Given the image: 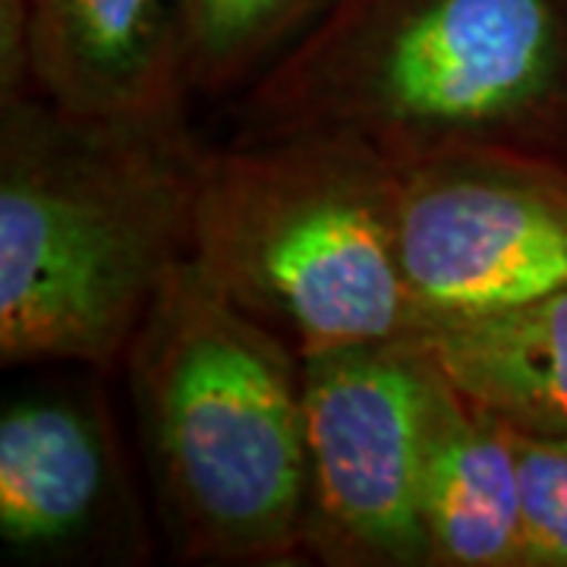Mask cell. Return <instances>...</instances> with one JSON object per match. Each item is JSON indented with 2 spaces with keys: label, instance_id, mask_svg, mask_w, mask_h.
Masks as SVG:
<instances>
[{
  "label": "cell",
  "instance_id": "6da1fadb",
  "mask_svg": "<svg viewBox=\"0 0 567 567\" xmlns=\"http://www.w3.org/2000/svg\"><path fill=\"white\" fill-rule=\"evenodd\" d=\"M199 158L174 111L102 121L48 99L3 102V363H107L130 347L189 259Z\"/></svg>",
  "mask_w": 567,
  "mask_h": 567
},
{
  "label": "cell",
  "instance_id": "277c9868",
  "mask_svg": "<svg viewBox=\"0 0 567 567\" xmlns=\"http://www.w3.org/2000/svg\"><path fill=\"white\" fill-rule=\"evenodd\" d=\"M398 167L328 133L203 155L189 262L300 357L413 334Z\"/></svg>",
  "mask_w": 567,
  "mask_h": 567
},
{
  "label": "cell",
  "instance_id": "7a4b0ae2",
  "mask_svg": "<svg viewBox=\"0 0 567 567\" xmlns=\"http://www.w3.org/2000/svg\"><path fill=\"white\" fill-rule=\"evenodd\" d=\"M249 136L328 133L404 164L567 158V0H334L249 95Z\"/></svg>",
  "mask_w": 567,
  "mask_h": 567
},
{
  "label": "cell",
  "instance_id": "8992f818",
  "mask_svg": "<svg viewBox=\"0 0 567 567\" xmlns=\"http://www.w3.org/2000/svg\"><path fill=\"white\" fill-rule=\"evenodd\" d=\"M413 334L567 287V158L464 148L398 167Z\"/></svg>",
  "mask_w": 567,
  "mask_h": 567
},
{
  "label": "cell",
  "instance_id": "3957f363",
  "mask_svg": "<svg viewBox=\"0 0 567 567\" xmlns=\"http://www.w3.org/2000/svg\"><path fill=\"white\" fill-rule=\"evenodd\" d=\"M130 385L186 558L287 561L309 536L303 357L181 262L130 341Z\"/></svg>",
  "mask_w": 567,
  "mask_h": 567
},
{
  "label": "cell",
  "instance_id": "8fae6325",
  "mask_svg": "<svg viewBox=\"0 0 567 567\" xmlns=\"http://www.w3.org/2000/svg\"><path fill=\"white\" fill-rule=\"evenodd\" d=\"M316 0H183V82L208 92L246 80Z\"/></svg>",
  "mask_w": 567,
  "mask_h": 567
},
{
  "label": "cell",
  "instance_id": "30bf717a",
  "mask_svg": "<svg viewBox=\"0 0 567 567\" xmlns=\"http://www.w3.org/2000/svg\"><path fill=\"white\" fill-rule=\"evenodd\" d=\"M416 338L470 404L517 432L567 435V287Z\"/></svg>",
  "mask_w": 567,
  "mask_h": 567
},
{
  "label": "cell",
  "instance_id": "7c38bea8",
  "mask_svg": "<svg viewBox=\"0 0 567 567\" xmlns=\"http://www.w3.org/2000/svg\"><path fill=\"white\" fill-rule=\"evenodd\" d=\"M520 505V567H567V435L511 429Z\"/></svg>",
  "mask_w": 567,
  "mask_h": 567
},
{
  "label": "cell",
  "instance_id": "9c48e42d",
  "mask_svg": "<svg viewBox=\"0 0 567 567\" xmlns=\"http://www.w3.org/2000/svg\"><path fill=\"white\" fill-rule=\"evenodd\" d=\"M420 514L429 565L520 567L511 429L470 404L445 375L439 379L432 404Z\"/></svg>",
  "mask_w": 567,
  "mask_h": 567
},
{
  "label": "cell",
  "instance_id": "52a82bcc",
  "mask_svg": "<svg viewBox=\"0 0 567 567\" xmlns=\"http://www.w3.org/2000/svg\"><path fill=\"white\" fill-rule=\"evenodd\" d=\"M25 73L41 99L80 117L171 114L183 82V3L32 0Z\"/></svg>",
  "mask_w": 567,
  "mask_h": 567
},
{
  "label": "cell",
  "instance_id": "ba28073f",
  "mask_svg": "<svg viewBox=\"0 0 567 567\" xmlns=\"http://www.w3.org/2000/svg\"><path fill=\"white\" fill-rule=\"evenodd\" d=\"M107 432L70 398H25L0 416V536L13 551L80 543L111 492Z\"/></svg>",
  "mask_w": 567,
  "mask_h": 567
},
{
  "label": "cell",
  "instance_id": "4fadbf2b",
  "mask_svg": "<svg viewBox=\"0 0 567 567\" xmlns=\"http://www.w3.org/2000/svg\"><path fill=\"white\" fill-rule=\"evenodd\" d=\"M10 3H20V7H29L32 0H10Z\"/></svg>",
  "mask_w": 567,
  "mask_h": 567
},
{
  "label": "cell",
  "instance_id": "5b68a950",
  "mask_svg": "<svg viewBox=\"0 0 567 567\" xmlns=\"http://www.w3.org/2000/svg\"><path fill=\"white\" fill-rule=\"evenodd\" d=\"M439 365L416 334L303 357L306 548L331 565H429L420 488Z\"/></svg>",
  "mask_w": 567,
  "mask_h": 567
}]
</instances>
